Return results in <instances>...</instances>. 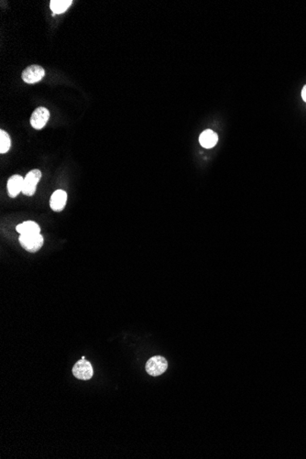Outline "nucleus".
<instances>
[{"label": "nucleus", "instance_id": "obj_1", "mask_svg": "<svg viewBox=\"0 0 306 459\" xmlns=\"http://www.w3.org/2000/svg\"><path fill=\"white\" fill-rule=\"evenodd\" d=\"M19 241L24 250L34 253L42 249L44 239L41 234L21 235Z\"/></svg>", "mask_w": 306, "mask_h": 459}, {"label": "nucleus", "instance_id": "obj_2", "mask_svg": "<svg viewBox=\"0 0 306 459\" xmlns=\"http://www.w3.org/2000/svg\"><path fill=\"white\" fill-rule=\"evenodd\" d=\"M41 178H42V172L39 170H32L28 172L24 178L22 193L28 197H32L36 192L37 184Z\"/></svg>", "mask_w": 306, "mask_h": 459}, {"label": "nucleus", "instance_id": "obj_3", "mask_svg": "<svg viewBox=\"0 0 306 459\" xmlns=\"http://www.w3.org/2000/svg\"><path fill=\"white\" fill-rule=\"evenodd\" d=\"M168 367V362L164 359V357L155 356L153 358L148 360L146 364V372L151 376L157 377V376L164 374Z\"/></svg>", "mask_w": 306, "mask_h": 459}, {"label": "nucleus", "instance_id": "obj_4", "mask_svg": "<svg viewBox=\"0 0 306 459\" xmlns=\"http://www.w3.org/2000/svg\"><path fill=\"white\" fill-rule=\"evenodd\" d=\"M44 75H45L44 69L40 65L33 64L26 68L22 73L21 77L27 84H36L44 77Z\"/></svg>", "mask_w": 306, "mask_h": 459}, {"label": "nucleus", "instance_id": "obj_5", "mask_svg": "<svg viewBox=\"0 0 306 459\" xmlns=\"http://www.w3.org/2000/svg\"><path fill=\"white\" fill-rule=\"evenodd\" d=\"M73 374L78 380H90L94 374L92 365L87 360L81 359L73 367Z\"/></svg>", "mask_w": 306, "mask_h": 459}, {"label": "nucleus", "instance_id": "obj_6", "mask_svg": "<svg viewBox=\"0 0 306 459\" xmlns=\"http://www.w3.org/2000/svg\"><path fill=\"white\" fill-rule=\"evenodd\" d=\"M50 118V111L46 108H38L30 117V124L35 130H42Z\"/></svg>", "mask_w": 306, "mask_h": 459}, {"label": "nucleus", "instance_id": "obj_7", "mask_svg": "<svg viewBox=\"0 0 306 459\" xmlns=\"http://www.w3.org/2000/svg\"><path fill=\"white\" fill-rule=\"evenodd\" d=\"M67 202V193L63 190H57L55 191L50 197V208L55 212H61L66 205Z\"/></svg>", "mask_w": 306, "mask_h": 459}, {"label": "nucleus", "instance_id": "obj_8", "mask_svg": "<svg viewBox=\"0 0 306 459\" xmlns=\"http://www.w3.org/2000/svg\"><path fill=\"white\" fill-rule=\"evenodd\" d=\"M23 183H24V178H22L21 175H13L9 178L8 181V192L10 197H17L19 193L22 192L23 189Z\"/></svg>", "mask_w": 306, "mask_h": 459}, {"label": "nucleus", "instance_id": "obj_9", "mask_svg": "<svg viewBox=\"0 0 306 459\" xmlns=\"http://www.w3.org/2000/svg\"><path fill=\"white\" fill-rule=\"evenodd\" d=\"M218 137L213 130H207L200 135L199 142L206 149H211L218 143Z\"/></svg>", "mask_w": 306, "mask_h": 459}, {"label": "nucleus", "instance_id": "obj_10", "mask_svg": "<svg viewBox=\"0 0 306 459\" xmlns=\"http://www.w3.org/2000/svg\"><path fill=\"white\" fill-rule=\"evenodd\" d=\"M16 230L21 235L40 234L41 227L33 221H26L17 225Z\"/></svg>", "mask_w": 306, "mask_h": 459}, {"label": "nucleus", "instance_id": "obj_11", "mask_svg": "<svg viewBox=\"0 0 306 459\" xmlns=\"http://www.w3.org/2000/svg\"><path fill=\"white\" fill-rule=\"evenodd\" d=\"M71 4H73L71 0H51L50 4V9L55 14H63L70 8Z\"/></svg>", "mask_w": 306, "mask_h": 459}, {"label": "nucleus", "instance_id": "obj_12", "mask_svg": "<svg viewBox=\"0 0 306 459\" xmlns=\"http://www.w3.org/2000/svg\"><path fill=\"white\" fill-rule=\"evenodd\" d=\"M0 153H6L9 151L11 146V140L9 138V134L7 133L5 130L0 131Z\"/></svg>", "mask_w": 306, "mask_h": 459}, {"label": "nucleus", "instance_id": "obj_13", "mask_svg": "<svg viewBox=\"0 0 306 459\" xmlns=\"http://www.w3.org/2000/svg\"><path fill=\"white\" fill-rule=\"evenodd\" d=\"M302 99H303V100L305 101L306 102V85L305 86H304V87H303V89H302Z\"/></svg>", "mask_w": 306, "mask_h": 459}]
</instances>
